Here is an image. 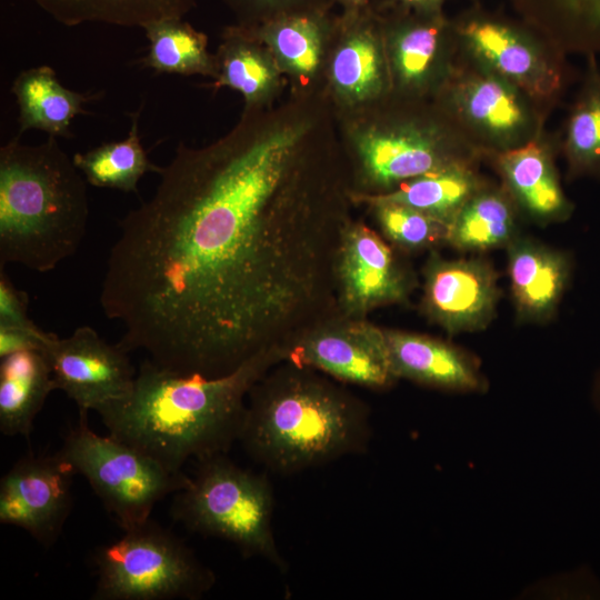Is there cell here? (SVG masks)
Segmentation results:
<instances>
[{
    "label": "cell",
    "instance_id": "10",
    "mask_svg": "<svg viewBox=\"0 0 600 600\" xmlns=\"http://www.w3.org/2000/svg\"><path fill=\"white\" fill-rule=\"evenodd\" d=\"M460 48L520 89L546 112L559 102L571 80L564 51L523 21L469 9L453 20Z\"/></svg>",
    "mask_w": 600,
    "mask_h": 600
},
{
    "label": "cell",
    "instance_id": "18",
    "mask_svg": "<svg viewBox=\"0 0 600 600\" xmlns=\"http://www.w3.org/2000/svg\"><path fill=\"white\" fill-rule=\"evenodd\" d=\"M397 379L452 392H480L486 380L477 360L463 350L428 336L384 329Z\"/></svg>",
    "mask_w": 600,
    "mask_h": 600
},
{
    "label": "cell",
    "instance_id": "27",
    "mask_svg": "<svg viewBox=\"0 0 600 600\" xmlns=\"http://www.w3.org/2000/svg\"><path fill=\"white\" fill-rule=\"evenodd\" d=\"M518 208L504 187L486 183L456 216L446 243L461 251L507 247L516 238Z\"/></svg>",
    "mask_w": 600,
    "mask_h": 600
},
{
    "label": "cell",
    "instance_id": "25",
    "mask_svg": "<svg viewBox=\"0 0 600 600\" xmlns=\"http://www.w3.org/2000/svg\"><path fill=\"white\" fill-rule=\"evenodd\" d=\"M486 183L472 163L454 164L409 180L383 193L353 191V202L389 201L401 203L432 216L449 226L462 207Z\"/></svg>",
    "mask_w": 600,
    "mask_h": 600
},
{
    "label": "cell",
    "instance_id": "28",
    "mask_svg": "<svg viewBox=\"0 0 600 600\" xmlns=\"http://www.w3.org/2000/svg\"><path fill=\"white\" fill-rule=\"evenodd\" d=\"M581 87L572 101L559 146L573 176H600V66L587 56Z\"/></svg>",
    "mask_w": 600,
    "mask_h": 600
},
{
    "label": "cell",
    "instance_id": "36",
    "mask_svg": "<svg viewBox=\"0 0 600 600\" xmlns=\"http://www.w3.org/2000/svg\"><path fill=\"white\" fill-rule=\"evenodd\" d=\"M404 8L413 10H442L447 0H394Z\"/></svg>",
    "mask_w": 600,
    "mask_h": 600
},
{
    "label": "cell",
    "instance_id": "3",
    "mask_svg": "<svg viewBox=\"0 0 600 600\" xmlns=\"http://www.w3.org/2000/svg\"><path fill=\"white\" fill-rule=\"evenodd\" d=\"M370 409L329 376L282 361L250 389L239 438L266 470L293 474L367 450Z\"/></svg>",
    "mask_w": 600,
    "mask_h": 600
},
{
    "label": "cell",
    "instance_id": "19",
    "mask_svg": "<svg viewBox=\"0 0 600 600\" xmlns=\"http://www.w3.org/2000/svg\"><path fill=\"white\" fill-rule=\"evenodd\" d=\"M492 158L504 188L527 214L541 222L569 217L571 203L554 167L553 146L543 133Z\"/></svg>",
    "mask_w": 600,
    "mask_h": 600
},
{
    "label": "cell",
    "instance_id": "33",
    "mask_svg": "<svg viewBox=\"0 0 600 600\" xmlns=\"http://www.w3.org/2000/svg\"><path fill=\"white\" fill-rule=\"evenodd\" d=\"M237 18V24L254 28L279 17L329 11L334 0H223Z\"/></svg>",
    "mask_w": 600,
    "mask_h": 600
},
{
    "label": "cell",
    "instance_id": "24",
    "mask_svg": "<svg viewBox=\"0 0 600 600\" xmlns=\"http://www.w3.org/2000/svg\"><path fill=\"white\" fill-rule=\"evenodd\" d=\"M19 107L20 133L37 129L53 137H69L72 119L98 94H83L62 86L49 66L23 70L12 83Z\"/></svg>",
    "mask_w": 600,
    "mask_h": 600
},
{
    "label": "cell",
    "instance_id": "20",
    "mask_svg": "<svg viewBox=\"0 0 600 600\" xmlns=\"http://www.w3.org/2000/svg\"><path fill=\"white\" fill-rule=\"evenodd\" d=\"M328 12L283 16L246 29L269 48L282 72L308 87L323 67L326 48L337 27L338 18H330Z\"/></svg>",
    "mask_w": 600,
    "mask_h": 600
},
{
    "label": "cell",
    "instance_id": "6",
    "mask_svg": "<svg viewBox=\"0 0 600 600\" xmlns=\"http://www.w3.org/2000/svg\"><path fill=\"white\" fill-rule=\"evenodd\" d=\"M274 496L266 472L244 469L226 454L198 461L189 483L176 493L171 516L189 531L224 539L243 557L287 566L274 539Z\"/></svg>",
    "mask_w": 600,
    "mask_h": 600
},
{
    "label": "cell",
    "instance_id": "22",
    "mask_svg": "<svg viewBox=\"0 0 600 600\" xmlns=\"http://www.w3.org/2000/svg\"><path fill=\"white\" fill-rule=\"evenodd\" d=\"M214 63V87L237 90L246 107L267 106L280 84L282 71L269 48L238 24L224 30Z\"/></svg>",
    "mask_w": 600,
    "mask_h": 600
},
{
    "label": "cell",
    "instance_id": "38",
    "mask_svg": "<svg viewBox=\"0 0 600 600\" xmlns=\"http://www.w3.org/2000/svg\"><path fill=\"white\" fill-rule=\"evenodd\" d=\"M598 407H599V410H600V394H599V398H598Z\"/></svg>",
    "mask_w": 600,
    "mask_h": 600
},
{
    "label": "cell",
    "instance_id": "13",
    "mask_svg": "<svg viewBox=\"0 0 600 600\" xmlns=\"http://www.w3.org/2000/svg\"><path fill=\"white\" fill-rule=\"evenodd\" d=\"M73 467L58 451L29 453L0 481V522L27 531L44 547L62 532L72 509Z\"/></svg>",
    "mask_w": 600,
    "mask_h": 600
},
{
    "label": "cell",
    "instance_id": "17",
    "mask_svg": "<svg viewBox=\"0 0 600 600\" xmlns=\"http://www.w3.org/2000/svg\"><path fill=\"white\" fill-rule=\"evenodd\" d=\"M498 300L497 274L480 259L446 260L433 253L424 269L423 309L449 333L484 328Z\"/></svg>",
    "mask_w": 600,
    "mask_h": 600
},
{
    "label": "cell",
    "instance_id": "26",
    "mask_svg": "<svg viewBox=\"0 0 600 600\" xmlns=\"http://www.w3.org/2000/svg\"><path fill=\"white\" fill-rule=\"evenodd\" d=\"M520 20L566 53H600V0H509Z\"/></svg>",
    "mask_w": 600,
    "mask_h": 600
},
{
    "label": "cell",
    "instance_id": "8",
    "mask_svg": "<svg viewBox=\"0 0 600 600\" xmlns=\"http://www.w3.org/2000/svg\"><path fill=\"white\" fill-rule=\"evenodd\" d=\"M88 412L64 436L59 452L83 476L122 530L147 521L154 506L183 489L190 477L172 472L140 450L88 424Z\"/></svg>",
    "mask_w": 600,
    "mask_h": 600
},
{
    "label": "cell",
    "instance_id": "11",
    "mask_svg": "<svg viewBox=\"0 0 600 600\" xmlns=\"http://www.w3.org/2000/svg\"><path fill=\"white\" fill-rule=\"evenodd\" d=\"M377 11L389 70V97L433 99L459 52L453 20L443 10H413L394 0Z\"/></svg>",
    "mask_w": 600,
    "mask_h": 600
},
{
    "label": "cell",
    "instance_id": "7",
    "mask_svg": "<svg viewBox=\"0 0 600 600\" xmlns=\"http://www.w3.org/2000/svg\"><path fill=\"white\" fill-rule=\"evenodd\" d=\"M94 600H197L216 576L176 534L148 519L93 554Z\"/></svg>",
    "mask_w": 600,
    "mask_h": 600
},
{
    "label": "cell",
    "instance_id": "14",
    "mask_svg": "<svg viewBox=\"0 0 600 600\" xmlns=\"http://www.w3.org/2000/svg\"><path fill=\"white\" fill-rule=\"evenodd\" d=\"M56 388L63 391L79 412L97 411L122 398L132 388L136 371L128 351L110 344L89 327L77 328L69 337L54 334L44 351Z\"/></svg>",
    "mask_w": 600,
    "mask_h": 600
},
{
    "label": "cell",
    "instance_id": "35",
    "mask_svg": "<svg viewBox=\"0 0 600 600\" xmlns=\"http://www.w3.org/2000/svg\"><path fill=\"white\" fill-rule=\"evenodd\" d=\"M54 333L34 327L0 326V359L21 351L43 352Z\"/></svg>",
    "mask_w": 600,
    "mask_h": 600
},
{
    "label": "cell",
    "instance_id": "15",
    "mask_svg": "<svg viewBox=\"0 0 600 600\" xmlns=\"http://www.w3.org/2000/svg\"><path fill=\"white\" fill-rule=\"evenodd\" d=\"M341 312L364 318L376 308L403 302L411 289L408 273L388 243L362 222L343 230L337 258Z\"/></svg>",
    "mask_w": 600,
    "mask_h": 600
},
{
    "label": "cell",
    "instance_id": "29",
    "mask_svg": "<svg viewBox=\"0 0 600 600\" xmlns=\"http://www.w3.org/2000/svg\"><path fill=\"white\" fill-rule=\"evenodd\" d=\"M67 27L101 22L140 27L164 18H183L194 0H33Z\"/></svg>",
    "mask_w": 600,
    "mask_h": 600
},
{
    "label": "cell",
    "instance_id": "31",
    "mask_svg": "<svg viewBox=\"0 0 600 600\" xmlns=\"http://www.w3.org/2000/svg\"><path fill=\"white\" fill-rule=\"evenodd\" d=\"M149 51L141 62L157 72L214 77V56L208 39L182 18H164L142 28Z\"/></svg>",
    "mask_w": 600,
    "mask_h": 600
},
{
    "label": "cell",
    "instance_id": "5",
    "mask_svg": "<svg viewBox=\"0 0 600 600\" xmlns=\"http://www.w3.org/2000/svg\"><path fill=\"white\" fill-rule=\"evenodd\" d=\"M372 121L351 134L354 186L363 193H383L418 177L460 164L482 154L433 100L388 97Z\"/></svg>",
    "mask_w": 600,
    "mask_h": 600
},
{
    "label": "cell",
    "instance_id": "32",
    "mask_svg": "<svg viewBox=\"0 0 600 600\" xmlns=\"http://www.w3.org/2000/svg\"><path fill=\"white\" fill-rule=\"evenodd\" d=\"M368 203L383 234L406 250H419L446 242L448 226L414 208L389 201Z\"/></svg>",
    "mask_w": 600,
    "mask_h": 600
},
{
    "label": "cell",
    "instance_id": "23",
    "mask_svg": "<svg viewBox=\"0 0 600 600\" xmlns=\"http://www.w3.org/2000/svg\"><path fill=\"white\" fill-rule=\"evenodd\" d=\"M57 390L49 361L41 351L1 358L0 431L28 438L48 396Z\"/></svg>",
    "mask_w": 600,
    "mask_h": 600
},
{
    "label": "cell",
    "instance_id": "37",
    "mask_svg": "<svg viewBox=\"0 0 600 600\" xmlns=\"http://www.w3.org/2000/svg\"><path fill=\"white\" fill-rule=\"evenodd\" d=\"M340 4L343 14H357L372 7L371 0H334Z\"/></svg>",
    "mask_w": 600,
    "mask_h": 600
},
{
    "label": "cell",
    "instance_id": "2",
    "mask_svg": "<svg viewBox=\"0 0 600 600\" xmlns=\"http://www.w3.org/2000/svg\"><path fill=\"white\" fill-rule=\"evenodd\" d=\"M282 361L281 352H269L230 374L207 378L147 358L131 390L96 412L110 436L182 472L189 460L226 454L239 441L250 389Z\"/></svg>",
    "mask_w": 600,
    "mask_h": 600
},
{
    "label": "cell",
    "instance_id": "21",
    "mask_svg": "<svg viewBox=\"0 0 600 600\" xmlns=\"http://www.w3.org/2000/svg\"><path fill=\"white\" fill-rule=\"evenodd\" d=\"M507 249L511 291L519 316L539 321L549 318L568 282L567 257L517 237Z\"/></svg>",
    "mask_w": 600,
    "mask_h": 600
},
{
    "label": "cell",
    "instance_id": "9",
    "mask_svg": "<svg viewBox=\"0 0 600 600\" xmlns=\"http://www.w3.org/2000/svg\"><path fill=\"white\" fill-rule=\"evenodd\" d=\"M433 100L466 139L482 156L489 157L541 136L548 114L460 46L454 64Z\"/></svg>",
    "mask_w": 600,
    "mask_h": 600
},
{
    "label": "cell",
    "instance_id": "16",
    "mask_svg": "<svg viewBox=\"0 0 600 600\" xmlns=\"http://www.w3.org/2000/svg\"><path fill=\"white\" fill-rule=\"evenodd\" d=\"M329 81L334 99L370 109L390 94V78L377 9L341 14L331 39Z\"/></svg>",
    "mask_w": 600,
    "mask_h": 600
},
{
    "label": "cell",
    "instance_id": "34",
    "mask_svg": "<svg viewBox=\"0 0 600 600\" xmlns=\"http://www.w3.org/2000/svg\"><path fill=\"white\" fill-rule=\"evenodd\" d=\"M28 294L17 289L10 281L3 268H0V326L34 327L28 317Z\"/></svg>",
    "mask_w": 600,
    "mask_h": 600
},
{
    "label": "cell",
    "instance_id": "4",
    "mask_svg": "<svg viewBox=\"0 0 600 600\" xmlns=\"http://www.w3.org/2000/svg\"><path fill=\"white\" fill-rule=\"evenodd\" d=\"M50 136L36 146L10 140L0 149V268L53 270L74 254L87 230L84 177Z\"/></svg>",
    "mask_w": 600,
    "mask_h": 600
},
{
    "label": "cell",
    "instance_id": "30",
    "mask_svg": "<svg viewBox=\"0 0 600 600\" xmlns=\"http://www.w3.org/2000/svg\"><path fill=\"white\" fill-rule=\"evenodd\" d=\"M140 110L130 114L131 127L126 139L103 143L72 157L86 181L98 188L138 192V183L147 172L162 171L152 163L139 136Z\"/></svg>",
    "mask_w": 600,
    "mask_h": 600
},
{
    "label": "cell",
    "instance_id": "12",
    "mask_svg": "<svg viewBox=\"0 0 600 600\" xmlns=\"http://www.w3.org/2000/svg\"><path fill=\"white\" fill-rule=\"evenodd\" d=\"M284 361L310 367L340 382L374 390L398 379L389 358L384 329L366 318L339 314L299 337L286 350Z\"/></svg>",
    "mask_w": 600,
    "mask_h": 600
},
{
    "label": "cell",
    "instance_id": "1",
    "mask_svg": "<svg viewBox=\"0 0 600 600\" xmlns=\"http://www.w3.org/2000/svg\"><path fill=\"white\" fill-rule=\"evenodd\" d=\"M326 103L246 107L222 138L181 142L120 221L100 292L118 343L217 378L342 314L337 258L354 181Z\"/></svg>",
    "mask_w": 600,
    "mask_h": 600
}]
</instances>
